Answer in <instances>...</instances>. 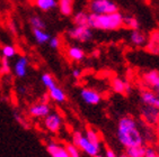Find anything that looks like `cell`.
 <instances>
[{
	"label": "cell",
	"mask_w": 159,
	"mask_h": 157,
	"mask_svg": "<svg viewBox=\"0 0 159 157\" xmlns=\"http://www.w3.org/2000/svg\"><path fill=\"white\" fill-rule=\"evenodd\" d=\"M141 102L146 106H151L159 109V93L151 89H143L140 92Z\"/></svg>",
	"instance_id": "cell-7"
},
{
	"label": "cell",
	"mask_w": 159,
	"mask_h": 157,
	"mask_svg": "<svg viewBox=\"0 0 159 157\" xmlns=\"http://www.w3.org/2000/svg\"><path fill=\"white\" fill-rule=\"evenodd\" d=\"M119 157H129V156H128V155L125 154V153H124V154H121V155H120Z\"/></svg>",
	"instance_id": "cell-38"
},
{
	"label": "cell",
	"mask_w": 159,
	"mask_h": 157,
	"mask_svg": "<svg viewBox=\"0 0 159 157\" xmlns=\"http://www.w3.org/2000/svg\"><path fill=\"white\" fill-rule=\"evenodd\" d=\"M35 6L42 11H50L58 6V0H35Z\"/></svg>",
	"instance_id": "cell-21"
},
{
	"label": "cell",
	"mask_w": 159,
	"mask_h": 157,
	"mask_svg": "<svg viewBox=\"0 0 159 157\" xmlns=\"http://www.w3.org/2000/svg\"><path fill=\"white\" fill-rule=\"evenodd\" d=\"M147 35L140 29H133L130 33V42L134 46H144L147 43Z\"/></svg>",
	"instance_id": "cell-16"
},
{
	"label": "cell",
	"mask_w": 159,
	"mask_h": 157,
	"mask_svg": "<svg viewBox=\"0 0 159 157\" xmlns=\"http://www.w3.org/2000/svg\"><path fill=\"white\" fill-rule=\"evenodd\" d=\"M49 45L51 49H58L59 47H60V45H61V42H60V38L57 36H51V38H50L49 40Z\"/></svg>",
	"instance_id": "cell-31"
},
{
	"label": "cell",
	"mask_w": 159,
	"mask_h": 157,
	"mask_svg": "<svg viewBox=\"0 0 159 157\" xmlns=\"http://www.w3.org/2000/svg\"><path fill=\"white\" fill-rule=\"evenodd\" d=\"M61 124L62 119L57 112H51L44 118V126L46 127V129L53 134H57L60 130Z\"/></svg>",
	"instance_id": "cell-9"
},
{
	"label": "cell",
	"mask_w": 159,
	"mask_h": 157,
	"mask_svg": "<svg viewBox=\"0 0 159 157\" xmlns=\"http://www.w3.org/2000/svg\"><path fill=\"white\" fill-rule=\"evenodd\" d=\"M49 97L51 100H53V101H55V102H58V103L64 102L66 99H67L66 92H64L61 88H59L58 85H55V87H53L52 89H50Z\"/></svg>",
	"instance_id": "cell-19"
},
{
	"label": "cell",
	"mask_w": 159,
	"mask_h": 157,
	"mask_svg": "<svg viewBox=\"0 0 159 157\" xmlns=\"http://www.w3.org/2000/svg\"><path fill=\"white\" fill-rule=\"evenodd\" d=\"M94 157H105V155H101L99 153H98V154H97V155H95Z\"/></svg>",
	"instance_id": "cell-37"
},
{
	"label": "cell",
	"mask_w": 159,
	"mask_h": 157,
	"mask_svg": "<svg viewBox=\"0 0 159 157\" xmlns=\"http://www.w3.org/2000/svg\"><path fill=\"white\" fill-rule=\"evenodd\" d=\"M30 24H31L32 28H39V29H45L46 25L44 23L42 18L40 16L37 15H33L30 17Z\"/></svg>",
	"instance_id": "cell-28"
},
{
	"label": "cell",
	"mask_w": 159,
	"mask_h": 157,
	"mask_svg": "<svg viewBox=\"0 0 159 157\" xmlns=\"http://www.w3.org/2000/svg\"><path fill=\"white\" fill-rule=\"evenodd\" d=\"M67 55L74 62H80L85 58V52L79 46H70L67 51Z\"/></svg>",
	"instance_id": "cell-18"
},
{
	"label": "cell",
	"mask_w": 159,
	"mask_h": 157,
	"mask_svg": "<svg viewBox=\"0 0 159 157\" xmlns=\"http://www.w3.org/2000/svg\"><path fill=\"white\" fill-rule=\"evenodd\" d=\"M71 74H72V76H74L75 78H79L80 76H81V71H80L79 69H74Z\"/></svg>",
	"instance_id": "cell-35"
},
{
	"label": "cell",
	"mask_w": 159,
	"mask_h": 157,
	"mask_svg": "<svg viewBox=\"0 0 159 157\" xmlns=\"http://www.w3.org/2000/svg\"><path fill=\"white\" fill-rule=\"evenodd\" d=\"M125 154L129 157H146V146L138 145L125 148Z\"/></svg>",
	"instance_id": "cell-22"
},
{
	"label": "cell",
	"mask_w": 159,
	"mask_h": 157,
	"mask_svg": "<svg viewBox=\"0 0 159 157\" xmlns=\"http://www.w3.org/2000/svg\"><path fill=\"white\" fill-rule=\"evenodd\" d=\"M111 85H112L114 92H116L119 94H128L131 90V87L128 82L120 78H114L111 82Z\"/></svg>",
	"instance_id": "cell-15"
},
{
	"label": "cell",
	"mask_w": 159,
	"mask_h": 157,
	"mask_svg": "<svg viewBox=\"0 0 159 157\" xmlns=\"http://www.w3.org/2000/svg\"><path fill=\"white\" fill-rule=\"evenodd\" d=\"M28 113L34 118H45L49 113H51V107L46 101H42L33 104L28 110Z\"/></svg>",
	"instance_id": "cell-11"
},
{
	"label": "cell",
	"mask_w": 159,
	"mask_h": 157,
	"mask_svg": "<svg viewBox=\"0 0 159 157\" xmlns=\"http://www.w3.org/2000/svg\"><path fill=\"white\" fill-rule=\"evenodd\" d=\"M41 81H42L43 85H44L48 90L52 89L53 87H55V85H57L54 78H53L50 73H44V74H42V76H41Z\"/></svg>",
	"instance_id": "cell-27"
},
{
	"label": "cell",
	"mask_w": 159,
	"mask_h": 157,
	"mask_svg": "<svg viewBox=\"0 0 159 157\" xmlns=\"http://www.w3.org/2000/svg\"><path fill=\"white\" fill-rule=\"evenodd\" d=\"M142 81L146 84V87L151 90L156 91L159 93V72L158 71H148L143 73L142 75Z\"/></svg>",
	"instance_id": "cell-10"
},
{
	"label": "cell",
	"mask_w": 159,
	"mask_h": 157,
	"mask_svg": "<svg viewBox=\"0 0 159 157\" xmlns=\"http://www.w3.org/2000/svg\"><path fill=\"white\" fill-rule=\"evenodd\" d=\"M72 144L76 145L80 151H83L85 154L94 157L101 151V146L93 144L86 136H84L80 131H75L72 134Z\"/></svg>",
	"instance_id": "cell-3"
},
{
	"label": "cell",
	"mask_w": 159,
	"mask_h": 157,
	"mask_svg": "<svg viewBox=\"0 0 159 157\" xmlns=\"http://www.w3.org/2000/svg\"><path fill=\"white\" fill-rule=\"evenodd\" d=\"M46 151L51 157H69L66 146H62L57 142H50L46 145Z\"/></svg>",
	"instance_id": "cell-12"
},
{
	"label": "cell",
	"mask_w": 159,
	"mask_h": 157,
	"mask_svg": "<svg viewBox=\"0 0 159 157\" xmlns=\"http://www.w3.org/2000/svg\"><path fill=\"white\" fill-rule=\"evenodd\" d=\"M141 117L143 121L149 126H158L159 125V109L151 106L141 107Z\"/></svg>",
	"instance_id": "cell-6"
},
{
	"label": "cell",
	"mask_w": 159,
	"mask_h": 157,
	"mask_svg": "<svg viewBox=\"0 0 159 157\" xmlns=\"http://www.w3.org/2000/svg\"><path fill=\"white\" fill-rule=\"evenodd\" d=\"M124 16L119 11L111 14H89L88 26L92 29L99 30H117L123 26Z\"/></svg>",
	"instance_id": "cell-2"
},
{
	"label": "cell",
	"mask_w": 159,
	"mask_h": 157,
	"mask_svg": "<svg viewBox=\"0 0 159 157\" xmlns=\"http://www.w3.org/2000/svg\"><path fill=\"white\" fill-rule=\"evenodd\" d=\"M88 18L89 14L85 11H78L72 17V23L75 26H88Z\"/></svg>",
	"instance_id": "cell-23"
},
{
	"label": "cell",
	"mask_w": 159,
	"mask_h": 157,
	"mask_svg": "<svg viewBox=\"0 0 159 157\" xmlns=\"http://www.w3.org/2000/svg\"><path fill=\"white\" fill-rule=\"evenodd\" d=\"M105 157H119V155L111 147H106V149H105Z\"/></svg>",
	"instance_id": "cell-32"
},
{
	"label": "cell",
	"mask_w": 159,
	"mask_h": 157,
	"mask_svg": "<svg viewBox=\"0 0 159 157\" xmlns=\"http://www.w3.org/2000/svg\"><path fill=\"white\" fill-rule=\"evenodd\" d=\"M80 97L83 101L89 106H96L102 101V95L99 92H97L94 89L85 88L80 91Z\"/></svg>",
	"instance_id": "cell-8"
},
{
	"label": "cell",
	"mask_w": 159,
	"mask_h": 157,
	"mask_svg": "<svg viewBox=\"0 0 159 157\" xmlns=\"http://www.w3.org/2000/svg\"><path fill=\"white\" fill-rule=\"evenodd\" d=\"M146 49L149 53L159 54V30H155L150 34L146 43Z\"/></svg>",
	"instance_id": "cell-14"
},
{
	"label": "cell",
	"mask_w": 159,
	"mask_h": 157,
	"mask_svg": "<svg viewBox=\"0 0 159 157\" xmlns=\"http://www.w3.org/2000/svg\"><path fill=\"white\" fill-rule=\"evenodd\" d=\"M33 30V36L34 39H35V42L37 44H46V43H49L50 38H51V35H50L48 32H45V29H39V28H32Z\"/></svg>",
	"instance_id": "cell-20"
},
{
	"label": "cell",
	"mask_w": 159,
	"mask_h": 157,
	"mask_svg": "<svg viewBox=\"0 0 159 157\" xmlns=\"http://www.w3.org/2000/svg\"><path fill=\"white\" fill-rule=\"evenodd\" d=\"M149 157H159V154H157V153H156L155 155H152V156H149Z\"/></svg>",
	"instance_id": "cell-39"
},
{
	"label": "cell",
	"mask_w": 159,
	"mask_h": 157,
	"mask_svg": "<svg viewBox=\"0 0 159 157\" xmlns=\"http://www.w3.org/2000/svg\"><path fill=\"white\" fill-rule=\"evenodd\" d=\"M157 151H155V148L153 147H146V157L152 156V155H155Z\"/></svg>",
	"instance_id": "cell-34"
},
{
	"label": "cell",
	"mask_w": 159,
	"mask_h": 157,
	"mask_svg": "<svg viewBox=\"0 0 159 157\" xmlns=\"http://www.w3.org/2000/svg\"><path fill=\"white\" fill-rule=\"evenodd\" d=\"M28 70V58L26 56H20L17 58L14 65V72L17 78H24L27 74Z\"/></svg>",
	"instance_id": "cell-13"
},
{
	"label": "cell",
	"mask_w": 159,
	"mask_h": 157,
	"mask_svg": "<svg viewBox=\"0 0 159 157\" xmlns=\"http://www.w3.org/2000/svg\"><path fill=\"white\" fill-rule=\"evenodd\" d=\"M157 140H158V144H159V125H158V128H157Z\"/></svg>",
	"instance_id": "cell-36"
},
{
	"label": "cell",
	"mask_w": 159,
	"mask_h": 157,
	"mask_svg": "<svg viewBox=\"0 0 159 157\" xmlns=\"http://www.w3.org/2000/svg\"><path fill=\"white\" fill-rule=\"evenodd\" d=\"M1 54H2V57L6 58H12L15 57L16 54H17V49L14 45H3L2 49H1Z\"/></svg>",
	"instance_id": "cell-26"
},
{
	"label": "cell",
	"mask_w": 159,
	"mask_h": 157,
	"mask_svg": "<svg viewBox=\"0 0 159 157\" xmlns=\"http://www.w3.org/2000/svg\"><path fill=\"white\" fill-rule=\"evenodd\" d=\"M66 148H67L69 157H81V155H80V149L77 147L76 145H74V144H67Z\"/></svg>",
	"instance_id": "cell-29"
},
{
	"label": "cell",
	"mask_w": 159,
	"mask_h": 157,
	"mask_svg": "<svg viewBox=\"0 0 159 157\" xmlns=\"http://www.w3.org/2000/svg\"><path fill=\"white\" fill-rule=\"evenodd\" d=\"M0 72L2 73V74H9V72H10L9 58L2 57V60H1V65H0Z\"/></svg>",
	"instance_id": "cell-30"
},
{
	"label": "cell",
	"mask_w": 159,
	"mask_h": 157,
	"mask_svg": "<svg viewBox=\"0 0 159 157\" xmlns=\"http://www.w3.org/2000/svg\"><path fill=\"white\" fill-rule=\"evenodd\" d=\"M68 36L78 43L89 42L93 37V29L89 26H75L68 32Z\"/></svg>",
	"instance_id": "cell-5"
},
{
	"label": "cell",
	"mask_w": 159,
	"mask_h": 157,
	"mask_svg": "<svg viewBox=\"0 0 159 157\" xmlns=\"http://www.w3.org/2000/svg\"><path fill=\"white\" fill-rule=\"evenodd\" d=\"M58 7L63 16H71L74 14L75 0H58Z\"/></svg>",
	"instance_id": "cell-17"
},
{
	"label": "cell",
	"mask_w": 159,
	"mask_h": 157,
	"mask_svg": "<svg viewBox=\"0 0 159 157\" xmlns=\"http://www.w3.org/2000/svg\"><path fill=\"white\" fill-rule=\"evenodd\" d=\"M89 10L93 14H111L119 10L117 5L113 0H92L89 3Z\"/></svg>",
	"instance_id": "cell-4"
},
{
	"label": "cell",
	"mask_w": 159,
	"mask_h": 157,
	"mask_svg": "<svg viewBox=\"0 0 159 157\" xmlns=\"http://www.w3.org/2000/svg\"><path fill=\"white\" fill-rule=\"evenodd\" d=\"M15 118H16V120L18 121L19 124L23 126V127H25V128H28V126H27V122L25 121V119L24 118H21L20 117V115H18V113H15Z\"/></svg>",
	"instance_id": "cell-33"
},
{
	"label": "cell",
	"mask_w": 159,
	"mask_h": 157,
	"mask_svg": "<svg viewBox=\"0 0 159 157\" xmlns=\"http://www.w3.org/2000/svg\"><path fill=\"white\" fill-rule=\"evenodd\" d=\"M117 140L123 147L143 145L144 138L141 134L139 125L134 118L131 116L122 117L117 122L116 129Z\"/></svg>",
	"instance_id": "cell-1"
},
{
	"label": "cell",
	"mask_w": 159,
	"mask_h": 157,
	"mask_svg": "<svg viewBox=\"0 0 159 157\" xmlns=\"http://www.w3.org/2000/svg\"><path fill=\"white\" fill-rule=\"evenodd\" d=\"M86 137L93 142V144H95L97 146H101V137H99V134L94 130L93 128H87L86 130Z\"/></svg>",
	"instance_id": "cell-25"
},
{
	"label": "cell",
	"mask_w": 159,
	"mask_h": 157,
	"mask_svg": "<svg viewBox=\"0 0 159 157\" xmlns=\"http://www.w3.org/2000/svg\"><path fill=\"white\" fill-rule=\"evenodd\" d=\"M123 26H125L129 29H139L140 28V23H139L138 18L134 16H125L123 18Z\"/></svg>",
	"instance_id": "cell-24"
}]
</instances>
